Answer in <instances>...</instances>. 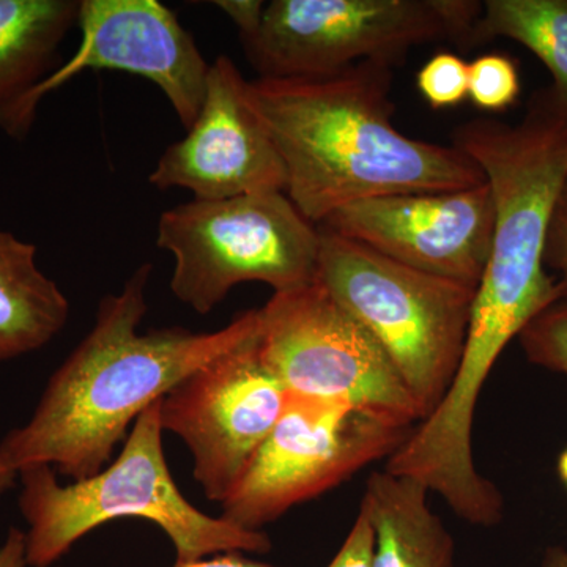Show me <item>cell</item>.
<instances>
[{
	"label": "cell",
	"mask_w": 567,
	"mask_h": 567,
	"mask_svg": "<svg viewBox=\"0 0 567 567\" xmlns=\"http://www.w3.org/2000/svg\"><path fill=\"white\" fill-rule=\"evenodd\" d=\"M152 270L142 264L100 301L92 330L52 374L31 420L3 436L0 464L18 475L39 465L74 481L96 475L142 412L260 330V309H249L213 333H140Z\"/></svg>",
	"instance_id": "6da1fadb"
},
{
	"label": "cell",
	"mask_w": 567,
	"mask_h": 567,
	"mask_svg": "<svg viewBox=\"0 0 567 567\" xmlns=\"http://www.w3.org/2000/svg\"><path fill=\"white\" fill-rule=\"evenodd\" d=\"M394 66L360 62L327 76L248 81V99L286 169V193L316 226L347 205L486 183L456 145L394 125Z\"/></svg>",
	"instance_id": "7a4b0ae2"
},
{
	"label": "cell",
	"mask_w": 567,
	"mask_h": 567,
	"mask_svg": "<svg viewBox=\"0 0 567 567\" xmlns=\"http://www.w3.org/2000/svg\"><path fill=\"white\" fill-rule=\"evenodd\" d=\"M451 137L486 175L494 200L491 257L461 360L468 379L486 380L525 324L567 289L544 265L551 213L567 178V111L548 85L529 99L516 125L473 118Z\"/></svg>",
	"instance_id": "3957f363"
},
{
	"label": "cell",
	"mask_w": 567,
	"mask_h": 567,
	"mask_svg": "<svg viewBox=\"0 0 567 567\" xmlns=\"http://www.w3.org/2000/svg\"><path fill=\"white\" fill-rule=\"evenodd\" d=\"M159 404L162 399L141 413L121 454L96 475L62 486L50 465L22 470L28 566L51 567L93 529L123 517L162 528L175 548V563L270 551L267 533L207 516L182 494L164 456Z\"/></svg>",
	"instance_id": "277c9868"
},
{
	"label": "cell",
	"mask_w": 567,
	"mask_h": 567,
	"mask_svg": "<svg viewBox=\"0 0 567 567\" xmlns=\"http://www.w3.org/2000/svg\"><path fill=\"white\" fill-rule=\"evenodd\" d=\"M319 230L316 281L382 347L425 420L456 377L476 287L424 274Z\"/></svg>",
	"instance_id": "5b68a950"
},
{
	"label": "cell",
	"mask_w": 567,
	"mask_h": 567,
	"mask_svg": "<svg viewBox=\"0 0 567 567\" xmlns=\"http://www.w3.org/2000/svg\"><path fill=\"white\" fill-rule=\"evenodd\" d=\"M156 245L174 256V297L205 316L240 284L279 293L315 281L320 230L286 193H254L163 212Z\"/></svg>",
	"instance_id": "8992f818"
},
{
	"label": "cell",
	"mask_w": 567,
	"mask_h": 567,
	"mask_svg": "<svg viewBox=\"0 0 567 567\" xmlns=\"http://www.w3.org/2000/svg\"><path fill=\"white\" fill-rule=\"evenodd\" d=\"M481 11L477 0H274L241 43L259 78L305 80L360 62L395 66L432 41L468 51Z\"/></svg>",
	"instance_id": "52a82bcc"
},
{
	"label": "cell",
	"mask_w": 567,
	"mask_h": 567,
	"mask_svg": "<svg viewBox=\"0 0 567 567\" xmlns=\"http://www.w3.org/2000/svg\"><path fill=\"white\" fill-rule=\"evenodd\" d=\"M412 431L342 402L287 391L281 417L221 503L219 517L262 532L293 506L390 457Z\"/></svg>",
	"instance_id": "ba28073f"
},
{
	"label": "cell",
	"mask_w": 567,
	"mask_h": 567,
	"mask_svg": "<svg viewBox=\"0 0 567 567\" xmlns=\"http://www.w3.org/2000/svg\"><path fill=\"white\" fill-rule=\"evenodd\" d=\"M260 309V347L289 393L342 402L415 427L420 409L390 358L319 281L274 293Z\"/></svg>",
	"instance_id": "9c48e42d"
},
{
	"label": "cell",
	"mask_w": 567,
	"mask_h": 567,
	"mask_svg": "<svg viewBox=\"0 0 567 567\" xmlns=\"http://www.w3.org/2000/svg\"><path fill=\"white\" fill-rule=\"evenodd\" d=\"M286 401V388L265 360L259 330L164 395L159 420L164 432L188 446L194 480L207 498L223 503L274 431Z\"/></svg>",
	"instance_id": "30bf717a"
},
{
	"label": "cell",
	"mask_w": 567,
	"mask_h": 567,
	"mask_svg": "<svg viewBox=\"0 0 567 567\" xmlns=\"http://www.w3.org/2000/svg\"><path fill=\"white\" fill-rule=\"evenodd\" d=\"M81 43L24 100L9 136L24 140L41 100L85 70H118L153 82L169 100L178 121L192 128L203 107L210 65L174 11L156 0H81Z\"/></svg>",
	"instance_id": "8fae6325"
},
{
	"label": "cell",
	"mask_w": 567,
	"mask_h": 567,
	"mask_svg": "<svg viewBox=\"0 0 567 567\" xmlns=\"http://www.w3.org/2000/svg\"><path fill=\"white\" fill-rule=\"evenodd\" d=\"M494 223L486 182L372 197L334 212L319 227L406 267L477 289L491 257Z\"/></svg>",
	"instance_id": "7c38bea8"
},
{
	"label": "cell",
	"mask_w": 567,
	"mask_h": 567,
	"mask_svg": "<svg viewBox=\"0 0 567 567\" xmlns=\"http://www.w3.org/2000/svg\"><path fill=\"white\" fill-rule=\"evenodd\" d=\"M148 182L162 192L188 189L200 200L286 192L281 156L249 103L248 80L229 55L210 65L196 122L159 156Z\"/></svg>",
	"instance_id": "4fadbf2b"
},
{
	"label": "cell",
	"mask_w": 567,
	"mask_h": 567,
	"mask_svg": "<svg viewBox=\"0 0 567 567\" xmlns=\"http://www.w3.org/2000/svg\"><path fill=\"white\" fill-rule=\"evenodd\" d=\"M417 481L372 473L360 509L374 527V567H454V539Z\"/></svg>",
	"instance_id": "5bb4252c"
},
{
	"label": "cell",
	"mask_w": 567,
	"mask_h": 567,
	"mask_svg": "<svg viewBox=\"0 0 567 567\" xmlns=\"http://www.w3.org/2000/svg\"><path fill=\"white\" fill-rule=\"evenodd\" d=\"M81 0H0V128L52 73L59 47L78 25Z\"/></svg>",
	"instance_id": "9a60e30c"
},
{
	"label": "cell",
	"mask_w": 567,
	"mask_h": 567,
	"mask_svg": "<svg viewBox=\"0 0 567 567\" xmlns=\"http://www.w3.org/2000/svg\"><path fill=\"white\" fill-rule=\"evenodd\" d=\"M37 246L0 229V361L50 344L66 322L70 303L37 264Z\"/></svg>",
	"instance_id": "2e32d148"
},
{
	"label": "cell",
	"mask_w": 567,
	"mask_h": 567,
	"mask_svg": "<svg viewBox=\"0 0 567 567\" xmlns=\"http://www.w3.org/2000/svg\"><path fill=\"white\" fill-rule=\"evenodd\" d=\"M496 39L517 41L547 66L567 111V0H486L470 50Z\"/></svg>",
	"instance_id": "e0dca14e"
},
{
	"label": "cell",
	"mask_w": 567,
	"mask_h": 567,
	"mask_svg": "<svg viewBox=\"0 0 567 567\" xmlns=\"http://www.w3.org/2000/svg\"><path fill=\"white\" fill-rule=\"evenodd\" d=\"M529 363L567 379V289L518 334Z\"/></svg>",
	"instance_id": "ac0fdd59"
},
{
	"label": "cell",
	"mask_w": 567,
	"mask_h": 567,
	"mask_svg": "<svg viewBox=\"0 0 567 567\" xmlns=\"http://www.w3.org/2000/svg\"><path fill=\"white\" fill-rule=\"evenodd\" d=\"M520 95V74L516 62L505 54L480 55L468 63V99L477 110H509Z\"/></svg>",
	"instance_id": "d6986e66"
},
{
	"label": "cell",
	"mask_w": 567,
	"mask_h": 567,
	"mask_svg": "<svg viewBox=\"0 0 567 567\" xmlns=\"http://www.w3.org/2000/svg\"><path fill=\"white\" fill-rule=\"evenodd\" d=\"M416 87L432 110L456 107L468 99V62L454 52H436L417 71Z\"/></svg>",
	"instance_id": "ffe728a7"
},
{
	"label": "cell",
	"mask_w": 567,
	"mask_h": 567,
	"mask_svg": "<svg viewBox=\"0 0 567 567\" xmlns=\"http://www.w3.org/2000/svg\"><path fill=\"white\" fill-rule=\"evenodd\" d=\"M374 527L360 509L344 544L327 567H374Z\"/></svg>",
	"instance_id": "44dd1931"
},
{
	"label": "cell",
	"mask_w": 567,
	"mask_h": 567,
	"mask_svg": "<svg viewBox=\"0 0 567 567\" xmlns=\"http://www.w3.org/2000/svg\"><path fill=\"white\" fill-rule=\"evenodd\" d=\"M544 265L557 271L559 281L567 286V178L551 213L544 249Z\"/></svg>",
	"instance_id": "7402d4cb"
},
{
	"label": "cell",
	"mask_w": 567,
	"mask_h": 567,
	"mask_svg": "<svg viewBox=\"0 0 567 567\" xmlns=\"http://www.w3.org/2000/svg\"><path fill=\"white\" fill-rule=\"evenodd\" d=\"M213 6L218 7L234 21L241 41L257 32L262 22L265 7H267L262 0H221Z\"/></svg>",
	"instance_id": "603a6c76"
},
{
	"label": "cell",
	"mask_w": 567,
	"mask_h": 567,
	"mask_svg": "<svg viewBox=\"0 0 567 567\" xmlns=\"http://www.w3.org/2000/svg\"><path fill=\"white\" fill-rule=\"evenodd\" d=\"M25 533L18 528H10L9 535L0 546V567H25Z\"/></svg>",
	"instance_id": "cb8c5ba5"
},
{
	"label": "cell",
	"mask_w": 567,
	"mask_h": 567,
	"mask_svg": "<svg viewBox=\"0 0 567 567\" xmlns=\"http://www.w3.org/2000/svg\"><path fill=\"white\" fill-rule=\"evenodd\" d=\"M173 567H278L267 565V563L249 559L241 554H221L215 555L213 558L197 559V561L175 563Z\"/></svg>",
	"instance_id": "d4e9b609"
},
{
	"label": "cell",
	"mask_w": 567,
	"mask_h": 567,
	"mask_svg": "<svg viewBox=\"0 0 567 567\" xmlns=\"http://www.w3.org/2000/svg\"><path fill=\"white\" fill-rule=\"evenodd\" d=\"M543 567H567V547L551 548L544 558Z\"/></svg>",
	"instance_id": "484cf974"
},
{
	"label": "cell",
	"mask_w": 567,
	"mask_h": 567,
	"mask_svg": "<svg viewBox=\"0 0 567 567\" xmlns=\"http://www.w3.org/2000/svg\"><path fill=\"white\" fill-rule=\"evenodd\" d=\"M17 472H13V470L7 468L6 465L0 464V498H2V495L6 494V492H9L11 487L14 486V483H17Z\"/></svg>",
	"instance_id": "4316f807"
},
{
	"label": "cell",
	"mask_w": 567,
	"mask_h": 567,
	"mask_svg": "<svg viewBox=\"0 0 567 567\" xmlns=\"http://www.w3.org/2000/svg\"><path fill=\"white\" fill-rule=\"evenodd\" d=\"M557 470L559 480L563 481V484L567 487V447L563 450V453L559 454L557 462Z\"/></svg>",
	"instance_id": "83f0119b"
}]
</instances>
